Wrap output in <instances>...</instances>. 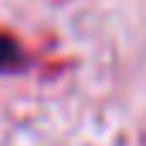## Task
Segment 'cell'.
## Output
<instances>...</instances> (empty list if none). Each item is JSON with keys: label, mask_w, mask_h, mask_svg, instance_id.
Instances as JSON below:
<instances>
[{"label": "cell", "mask_w": 146, "mask_h": 146, "mask_svg": "<svg viewBox=\"0 0 146 146\" xmlns=\"http://www.w3.org/2000/svg\"><path fill=\"white\" fill-rule=\"evenodd\" d=\"M24 65V54L17 48V41H10L7 34H0V72H10V68H21Z\"/></svg>", "instance_id": "obj_1"}]
</instances>
